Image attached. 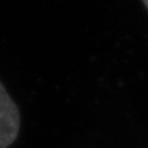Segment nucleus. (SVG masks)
<instances>
[{
	"label": "nucleus",
	"mask_w": 148,
	"mask_h": 148,
	"mask_svg": "<svg viewBox=\"0 0 148 148\" xmlns=\"http://www.w3.org/2000/svg\"><path fill=\"white\" fill-rule=\"evenodd\" d=\"M21 126L18 107L0 81V148H8L17 139Z\"/></svg>",
	"instance_id": "1"
},
{
	"label": "nucleus",
	"mask_w": 148,
	"mask_h": 148,
	"mask_svg": "<svg viewBox=\"0 0 148 148\" xmlns=\"http://www.w3.org/2000/svg\"><path fill=\"white\" fill-rule=\"evenodd\" d=\"M143 3H144V5H146L147 9H148V0H143Z\"/></svg>",
	"instance_id": "2"
}]
</instances>
